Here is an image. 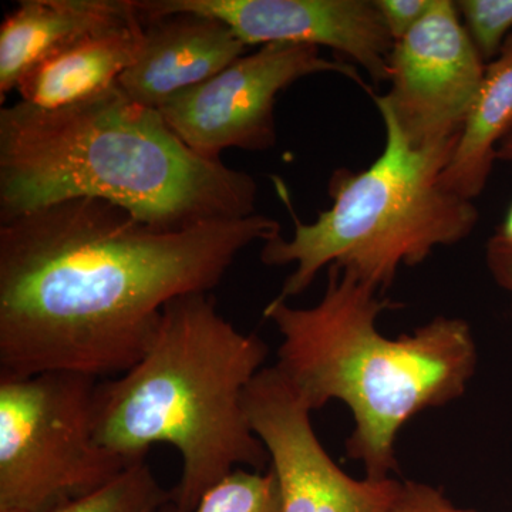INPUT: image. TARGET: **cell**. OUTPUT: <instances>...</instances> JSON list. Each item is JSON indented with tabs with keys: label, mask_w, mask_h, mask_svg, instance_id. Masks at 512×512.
<instances>
[{
	"label": "cell",
	"mask_w": 512,
	"mask_h": 512,
	"mask_svg": "<svg viewBox=\"0 0 512 512\" xmlns=\"http://www.w3.org/2000/svg\"><path fill=\"white\" fill-rule=\"evenodd\" d=\"M278 235L259 214L165 231L92 198L0 222V377L127 372L168 303L211 293L245 248Z\"/></svg>",
	"instance_id": "6da1fadb"
},
{
	"label": "cell",
	"mask_w": 512,
	"mask_h": 512,
	"mask_svg": "<svg viewBox=\"0 0 512 512\" xmlns=\"http://www.w3.org/2000/svg\"><path fill=\"white\" fill-rule=\"evenodd\" d=\"M110 202L175 231L256 214L258 184L198 156L157 109L119 84L59 109L18 101L0 110V222L57 202Z\"/></svg>",
	"instance_id": "7a4b0ae2"
},
{
	"label": "cell",
	"mask_w": 512,
	"mask_h": 512,
	"mask_svg": "<svg viewBox=\"0 0 512 512\" xmlns=\"http://www.w3.org/2000/svg\"><path fill=\"white\" fill-rule=\"evenodd\" d=\"M393 308L397 303L375 286L329 266L315 306L293 308L276 298L264 311L282 338L275 366L312 412L332 400L349 407L355 429L346 453L373 480L399 470L396 443L407 421L464 396L478 359L463 319L437 316L409 335L387 338L377 319Z\"/></svg>",
	"instance_id": "3957f363"
},
{
	"label": "cell",
	"mask_w": 512,
	"mask_h": 512,
	"mask_svg": "<svg viewBox=\"0 0 512 512\" xmlns=\"http://www.w3.org/2000/svg\"><path fill=\"white\" fill-rule=\"evenodd\" d=\"M266 356L265 343L225 319L211 293L180 296L163 309L136 365L97 382L94 439L130 460H143L156 444L173 446L183 473L171 507L191 512L237 468L271 466L245 409V393Z\"/></svg>",
	"instance_id": "277c9868"
},
{
	"label": "cell",
	"mask_w": 512,
	"mask_h": 512,
	"mask_svg": "<svg viewBox=\"0 0 512 512\" xmlns=\"http://www.w3.org/2000/svg\"><path fill=\"white\" fill-rule=\"evenodd\" d=\"M375 104L386 134L382 153L360 173L338 168L332 174V207L320 211L316 221L299 220L284 183L276 180L295 232L291 239L278 235L264 242L261 261L268 266L295 265L278 296L282 301L302 295L329 266L386 291L400 266L421 264L434 249L458 244L477 227L480 215L474 201L441 184L457 141L414 147L390 111Z\"/></svg>",
	"instance_id": "5b68a950"
},
{
	"label": "cell",
	"mask_w": 512,
	"mask_h": 512,
	"mask_svg": "<svg viewBox=\"0 0 512 512\" xmlns=\"http://www.w3.org/2000/svg\"><path fill=\"white\" fill-rule=\"evenodd\" d=\"M97 382L67 372L0 377V512L59 511L138 461L96 443Z\"/></svg>",
	"instance_id": "8992f818"
},
{
	"label": "cell",
	"mask_w": 512,
	"mask_h": 512,
	"mask_svg": "<svg viewBox=\"0 0 512 512\" xmlns=\"http://www.w3.org/2000/svg\"><path fill=\"white\" fill-rule=\"evenodd\" d=\"M319 73L340 74L373 93L355 64L326 59L316 46L269 43L175 94L158 111L184 144L208 160H221L228 148L265 151L276 143V97Z\"/></svg>",
	"instance_id": "52a82bcc"
},
{
	"label": "cell",
	"mask_w": 512,
	"mask_h": 512,
	"mask_svg": "<svg viewBox=\"0 0 512 512\" xmlns=\"http://www.w3.org/2000/svg\"><path fill=\"white\" fill-rule=\"evenodd\" d=\"M485 69L456 2L433 0L419 25L394 43L389 93L370 96L390 111L412 146H444L460 138Z\"/></svg>",
	"instance_id": "ba28073f"
},
{
	"label": "cell",
	"mask_w": 512,
	"mask_h": 512,
	"mask_svg": "<svg viewBox=\"0 0 512 512\" xmlns=\"http://www.w3.org/2000/svg\"><path fill=\"white\" fill-rule=\"evenodd\" d=\"M245 409L281 490L282 512H384L400 481L348 476L313 430L309 404L275 365L249 384Z\"/></svg>",
	"instance_id": "9c48e42d"
},
{
	"label": "cell",
	"mask_w": 512,
	"mask_h": 512,
	"mask_svg": "<svg viewBox=\"0 0 512 512\" xmlns=\"http://www.w3.org/2000/svg\"><path fill=\"white\" fill-rule=\"evenodd\" d=\"M141 20L194 12L227 23L249 46L329 47L375 83L389 79L394 42L375 0H136Z\"/></svg>",
	"instance_id": "30bf717a"
},
{
	"label": "cell",
	"mask_w": 512,
	"mask_h": 512,
	"mask_svg": "<svg viewBox=\"0 0 512 512\" xmlns=\"http://www.w3.org/2000/svg\"><path fill=\"white\" fill-rule=\"evenodd\" d=\"M141 22L140 50L117 84L131 100L151 109L247 55L248 46L214 16L177 12Z\"/></svg>",
	"instance_id": "8fae6325"
},
{
	"label": "cell",
	"mask_w": 512,
	"mask_h": 512,
	"mask_svg": "<svg viewBox=\"0 0 512 512\" xmlns=\"http://www.w3.org/2000/svg\"><path fill=\"white\" fill-rule=\"evenodd\" d=\"M137 18L136 0H20L0 26V101L46 57Z\"/></svg>",
	"instance_id": "7c38bea8"
},
{
	"label": "cell",
	"mask_w": 512,
	"mask_h": 512,
	"mask_svg": "<svg viewBox=\"0 0 512 512\" xmlns=\"http://www.w3.org/2000/svg\"><path fill=\"white\" fill-rule=\"evenodd\" d=\"M143 37L140 16L63 47L33 66L20 80V101L39 109L83 103L116 86L134 63Z\"/></svg>",
	"instance_id": "4fadbf2b"
},
{
	"label": "cell",
	"mask_w": 512,
	"mask_h": 512,
	"mask_svg": "<svg viewBox=\"0 0 512 512\" xmlns=\"http://www.w3.org/2000/svg\"><path fill=\"white\" fill-rule=\"evenodd\" d=\"M512 131V35L487 64L483 84L441 174L444 188L474 201L487 187L497 151Z\"/></svg>",
	"instance_id": "5bb4252c"
},
{
	"label": "cell",
	"mask_w": 512,
	"mask_h": 512,
	"mask_svg": "<svg viewBox=\"0 0 512 512\" xmlns=\"http://www.w3.org/2000/svg\"><path fill=\"white\" fill-rule=\"evenodd\" d=\"M171 497V490H165L143 458L124 468L109 483L56 512H163Z\"/></svg>",
	"instance_id": "9a60e30c"
},
{
	"label": "cell",
	"mask_w": 512,
	"mask_h": 512,
	"mask_svg": "<svg viewBox=\"0 0 512 512\" xmlns=\"http://www.w3.org/2000/svg\"><path fill=\"white\" fill-rule=\"evenodd\" d=\"M163 512L175 511L170 503ZM191 512H282L275 471L237 468L202 495Z\"/></svg>",
	"instance_id": "2e32d148"
},
{
	"label": "cell",
	"mask_w": 512,
	"mask_h": 512,
	"mask_svg": "<svg viewBox=\"0 0 512 512\" xmlns=\"http://www.w3.org/2000/svg\"><path fill=\"white\" fill-rule=\"evenodd\" d=\"M458 13L485 63L500 56L512 35V0H458Z\"/></svg>",
	"instance_id": "e0dca14e"
},
{
	"label": "cell",
	"mask_w": 512,
	"mask_h": 512,
	"mask_svg": "<svg viewBox=\"0 0 512 512\" xmlns=\"http://www.w3.org/2000/svg\"><path fill=\"white\" fill-rule=\"evenodd\" d=\"M384 512H474L458 508L443 491L433 485L403 481L399 491Z\"/></svg>",
	"instance_id": "ac0fdd59"
},
{
	"label": "cell",
	"mask_w": 512,
	"mask_h": 512,
	"mask_svg": "<svg viewBox=\"0 0 512 512\" xmlns=\"http://www.w3.org/2000/svg\"><path fill=\"white\" fill-rule=\"evenodd\" d=\"M393 42H399L429 13L433 0H375Z\"/></svg>",
	"instance_id": "d6986e66"
},
{
	"label": "cell",
	"mask_w": 512,
	"mask_h": 512,
	"mask_svg": "<svg viewBox=\"0 0 512 512\" xmlns=\"http://www.w3.org/2000/svg\"><path fill=\"white\" fill-rule=\"evenodd\" d=\"M485 262L494 281L512 298V244L494 234L485 247Z\"/></svg>",
	"instance_id": "ffe728a7"
},
{
	"label": "cell",
	"mask_w": 512,
	"mask_h": 512,
	"mask_svg": "<svg viewBox=\"0 0 512 512\" xmlns=\"http://www.w3.org/2000/svg\"><path fill=\"white\" fill-rule=\"evenodd\" d=\"M495 235L503 239V241L512 244V204L508 208L507 214H505L504 221L501 222L500 227L495 231Z\"/></svg>",
	"instance_id": "44dd1931"
},
{
	"label": "cell",
	"mask_w": 512,
	"mask_h": 512,
	"mask_svg": "<svg viewBox=\"0 0 512 512\" xmlns=\"http://www.w3.org/2000/svg\"><path fill=\"white\" fill-rule=\"evenodd\" d=\"M497 161L512 165V131L504 138L497 151Z\"/></svg>",
	"instance_id": "7402d4cb"
}]
</instances>
